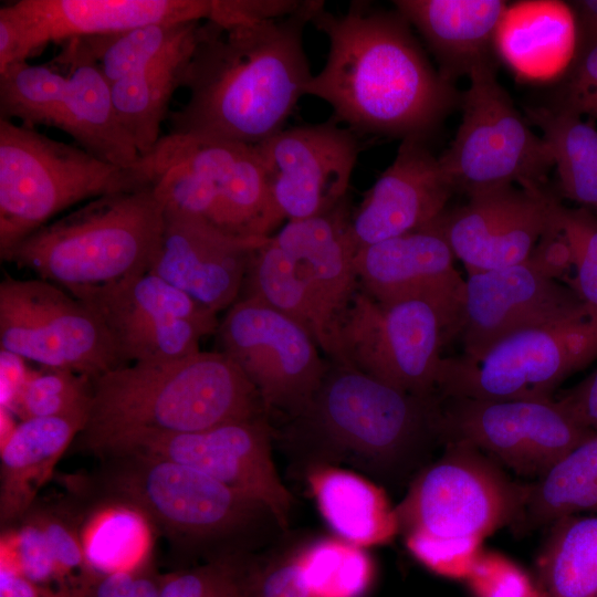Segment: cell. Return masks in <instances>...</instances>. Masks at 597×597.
Wrapping results in <instances>:
<instances>
[{
	"instance_id": "obj_1",
	"label": "cell",
	"mask_w": 597,
	"mask_h": 597,
	"mask_svg": "<svg viewBox=\"0 0 597 597\" xmlns=\"http://www.w3.org/2000/svg\"><path fill=\"white\" fill-rule=\"evenodd\" d=\"M323 3L251 24L201 21L168 134L255 146L282 130L313 76L303 31Z\"/></svg>"
},
{
	"instance_id": "obj_2",
	"label": "cell",
	"mask_w": 597,
	"mask_h": 597,
	"mask_svg": "<svg viewBox=\"0 0 597 597\" xmlns=\"http://www.w3.org/2000/svg\"><path fill=\"white\" fill-rule=\"evenodd\" d=\"M311 23L326 35L328 54L305 95L329 104L354 133L426 139L460 102L397 10L354 1L333 13L323 3Z\"/></svg>"
},
{
	"instance_id": "obj_3",
	"label": "cell",
	"mask_w": 597,
	"mask_h": 597,
	"mask_svg": "<svg viewBox=\"0 0 597 597\" xmlns=\"http://www.w3.org/2000/svg\"><path fill=\"white\" fill-rule=\"evenodd\" d=\"M268 416L259 391L222 352L132 363L92 379L87 450L106 457L142 439Z\"/></svg>"
},
{
	"instance_id": "obj_4",
	"label": "cell",
	"mask_w": 597,
	"mask_h": 597,
	"mask_svg": "<svg viewBox=\"0 0 597 597\" xmlns=\"http://www.w3.org/2000/svg\"><path fill=\"white\" fill-rule=\"evenodd\" d=\"M163 222L153 187L106 195L39 228L1 259L81 297L147 272Z\"/></svg>"
},
{
	"instance_id": "obj_5",
	"label": "cell",
	"mask_w": 597,
	"mask_h": 597,
	"mask_svg": "<svg viewBox=\"0 0 597 597\" xmlns=\"http://www.w3.org/2000/svg\"><path fill=\"white\" fill-rule=\"evenodd\" d=\"M146 187L151 176L144 157L117 166L0 118V255L78 202Z\"/></svg>"
},
{
	"instance_id": "obj_6",
	"label": "cell",
	"mask_w": 597,
	"mask_h": 597,
	"mask_svg": "<svg viewBox=\"0 0 597 597\" xmlns=\"http://www.w3.org/2000/svg\"><path fill=\"white\" fill-rule=\"evenodd\" d=\"M143 157L164 209L241 238L270 237L284 220L255 146L167 134Z\"/></svg>"
},
{
	"instance_id": "obj_7",
	"label": "cell",
	"mask_w": 597,
	"mask_h": 597,
	"mask_svg": "<svg viewBox=\"0 0 597 597\" xmlns=\"http://www.w3.org/2000/svg\"><path fill=\"white\" fill-rule=\"evenodd\" d=\"M440 397H418L334 362L293 428L315 443L390 468L440 436Z\"/></svg>"
},
{
	"instance_id": "obj_8",
	"label": "cell",
	"mask_w": 597,
	"mask_h": 597,
	"mask_svg": "<svg viewBox=\"0 0 597 597\" xmlns=\"http://www.w3.org/2000/svg\"><path fill=\"white\" fill-rule=\"evenodd\" d=\"M469 80L460 100L462 121L438 156L454 190L470 196L510 185L547 188L552 150L514 106L494 65L473 71Z\"/></svg>"
},
{
	"instance_id": "obj_9",
	"label": "cell",
	"mask_w": 597,
	"mask_h": 597,
	"mask_svg": "<svg viewBox=\"0 0 597 597\" xmlns=\"http://www.w3.org/2000/svg\"><path fill=\"white\" fill-rule=\"evenodd\" d=\"M597 357V313L513 333L478 358L442 360L440 398L552 399L572 374Z\"/></svg>"
},
{
	"instance_id": "obj_10",
	"label": "cell",
	"mask_w": 597,
	"mask_h": 597,
	"mask_svg": "<svg viewBox=\"0 0 597 597\" xmlns=\"http://www.w3.org/2000/svg\"><path fill=\"white\" fill-rule=\"evenodd\" d=\"M527 488L512 482L469 442L449 440L395 507L399 532L433 540H478L525 510Z\"/></svg>"
},
{
	"instance_id": "obj_11",
	"label": "cell",
	"mask_w": 597,
	"mask_h": 597,
	"mask_svg": "<svg viewBox=\"0 0 597 597\" xmlns=\"http://www.w3.org/2000/svg\"><path fill=\"white\" fill-rule=\"evenodd\" d=\"M451 342L444 320L429 302L383 304L360 287L337 327L339 360L418 397H437L443 357Z\"/></svg>"
},
{
	"instance_id": "obj_12",
	"label": "cell",
	"mask_w": 597,
	"mask_h": 597,
	"mask_svg": "<svg viewBox=\"0 0 597 597\" xmlns=\"http://www.w3.org/2000/svg\"><path fill=\"white\" fill-rule=\"evenodd\" d=\"M0 346L43 368L91 379L126 365L100 315L42 279L0 283Z\"/></svg>"
},
{
	"instance_id": "obj_13",
	"label": "cell",
	"mask_w": 597,
	"mask_h": 597,
	"mask_svg": "<svg viewBox=\"0 0 597 597\" xmlns=\"http://www.w3.org/2000/svg\"><path fill=\"white\" fill-rule=\"evenodd\" d=\"M104 458L111 459L106 472L111 494L170 533L219 536L247 525L259 512L269 513L256 501L185 464L136 452Z\"/></svg>"
},
{
	"instance_id": "obj_14",
	"label": "cell",
	"mask_w": 597,
	"mask_h": 597,
	"mask_svg": "<svg viewBox=\"0 0 597 597\" xmlns=\"http://www.w3.org/2000/svg\"><path fill=\"white\" fill-rule=\"evenodd\" d=\"M226 354L260 394L266 415L291 419L310 404L327 368L312 336L296 322L253 296H241L219 322Z\"/></svg>"
},
{
	"instance_id": "obj_15",
	"label": "cell",
	"mask_w": 597,
	"mask_h": 597,
	"mask_svg": "<svg viewBox=\"0 0 597 597\" xmlns=\"http://www.w3.org/2000/svg\"><path fill=\"white\" fill-rule=\"evenodd\" d=\"M564 273L546 239L523 262L468 273L459 337L462 356L478 358L502 338L590 310L557 279Z\"/></svg>"
},
{
	"instance_id": "obj_16",
	"label": "cell",
	"mask_w": 597,
	"mask_h": 597,
	"mask_svg": "<svg viewBox=\"0 0 597 597\" xmlns=\"http://www.w3.org/2000/svg\"><path fill=\"white\" fill-rule=\"evenodd\" d=\"M440 436L486 451L521 474L542 478L596 431L557 398H440Z\"/></svg>"
},
{
	"instance_id": "obj_17",
	"label": "cell",
	"mask_w": 597,
	"mask_h": 597,
	"mask_svg": "<svg viewBox=\"0 0 597 597\" xmlns=\"http://www.w3.org/2000/svg\"><path fill=\"white\" fill-rule=\"evenodd\" d=\"M77 298L100 315L124 364L189 356L219 326L217 313L148 271Z\"/></svg>"
},
{
	"instance_id": "obj_18",
	"label": "cell",
	"mask_w": 597,
	"mask_h": 597,
	"mask_svg": "<svg viewBox=\"0 0 597 597\" xmlns=\"http://www.w3.org/2000/svg\"><path fill=\"white\" fill-rule=\"evenodd\" d=\"M211 0H18L0 7V72L63 43L166 22L207 20Z\"/></svg>"
},
{
	"instance_id": "obj_19",
	"label": "cell",
	"mask_w": 597,
	"mask_h": 597,
	"mask_svg": "<svg viewBox=\"0 0 597 597\" xmlns=\"http://www.w3.org/2000/svg\"><path fill=\"white\" fill-rule=\"evenodd\" d=\"M283 219L333 211L347 199L360 150L356 133L335 121L283 128L255 145Z\"/></svg>"
},
{
	"instance_id": "obj_20",
	"label": "cell",
	"mask_w": 597,
	"mask_h": 597,
	"mask_svg": "<svg viewBox=\"0 0 597 597\" xmlns=\"http://www.w3.org/2000/svg\"><path fill=\"white\" fill-rule=\"evenodd\" d=\"M126 452L198 470L262 504L280 526H287L293 499L272 458L266 416L197 432L142 439L112 454Z\"/></svg>"
},
{
	"instance_id": "obj_21",
	"label": "cell",
	"mask_w": 597,
	"mask_h": 597,
	"mask_svg": "<svg viewBox=\"0 0 597 597\" xmlns=\"http://www.w3.org/2000/svg\"><path fill=\"white\" fill-rule=\"evenodd\" d=\"M557 192L515 185L468 196V202L446 209L433 223L468 273L525 261L553 227Z\"/></svg>"
},
{
	"instance_id": "obj_22",
	"label": "cell",
	"mask_w": 597,
	"mask_h": 597,
	"mask_svg": "<svg viewBox=\"0 0 597 597\" xmlns=\"http://www.w3.org/2000/svg\"><path fill=\"white\" fill-rule=\"evenodd\" d=\"M454 259L432 222L359 248L354 265L359 287L379 303L420 298L432 304L452 341L460 333L465 292V280L455 269Z\"/></svg>"
},
{
	"instance_id": "obj_23",
	"label": "cell",
	"mask_w": 597,
	"mask_h": 597,
	"mask_svg": "<svg viewBox=\"0 0 597 597\" xmlns=\"http://www.w3.org/2000/svg\"><path fill=\"white\" fill-rule=\"evenodd\" d=\"M266 238L235 237L164 209L148 272L218 314L240 298L252 258Z\"/></svg>"
},
{
	"instance_id": "obj_24",
	"label": "cell",
	"mask_w": 597,
	"mask_h": 597,
	"mask_svg": "<svg viewBox=\"0 0 597 597\" xmlns=\"http://www.w3.org/2000/svg\"><path fill=\"white\" fill-rule=\"evenodd\" d=\"M453 192L426 139H401L394 160L350 217L357 250L431 224L447 209Z\"/></svg>"
},
{
	"instance_id": "obj_25",
	"label": "cell",
	"mask_w": 597,
	"mask_h": 597,
	"mask_svg": "<svg viewBox=\"0 0 597 597\" xmlns=\"http://www.w3.org/2000/svg\"><path fill=\"white\" fill-rule=\"evenodd\" d=\"M271 237L303 283L332 337L333 362L338 363V321L359 289L347 200L325 214L287 221Z\"/></svg>"
},
{
	"instance_id": "obj_26",
	"label": "cell",
	"mask_w": 597,
	"mask_h": 597,
	"mask_svg": "<svg viewBox=\"0 0 597 597\" xmlns=\"http://www.w3.org/2000/svg\"><path fill=\"white\" fill-rule=\"evenodd\" d=\"M396 10L422 36L440 75L458 77L494 65L495 35L507 9L502 0H397Z\"/></svg>"
},
{
	"instance_id": "obj_27",
	"label": "cell",
	"mask_w": 597,
	"mask_h": 597,
	"mask_svg": "<svg viewBox=\"0 0 597 597\" xmlns=\"http://www.w3.org/2000/svg\"><path fill=\"white\" fill-rule=\"evenodd\" d=\"M61 44L62 50L53 60L64 70L66 83L54 127L107 163L123 167L136 165L142 157L117 119L109 83L81 39Z\"/></svg>"
},
{
	"instance_id": "obj_28",
	"label": "cell",
	"mask_w": 597,
	"mask_h": 597,
	"mask_svg": "<svg viewBox=\"0 0 597 597\" xmlns=\"http://www.w3.org/2000/svg\"><path fill=\"white\" fill-rule=\"evenodd\" d=\"M577 49L575 13L561 1L509 4L495 35V51L520 77L531 81L568 72Z\"/></svg>"
},
{
	"instance_id": "obj_29",
	"label": "cell",
	"mask_w": 597,
	"mask_h": 597,
	"mask_svg": "<svg viewBox=\"0 0 597 597\" xmlns=\"http://www.w3.org/2000/svg\"><path fill=\"white\" fill-rule=\"evenodd\" d=\"M86 422L85 417L21 420L1 443L0 520H21Z\"/></svg>"
},
{
	"instance_id": "obj_30",
	"label": "cell",
	"mask_w": 597,
	"mask_h": 597,
	"mask_svg": "<svg viewBox=\"0 0 597 597\" xmlns=\"http://www.w3.org/2000/svg\"><path fill=\"white\" fill-rule=\"evenodd\" d=\"M316 506L336 536L366 548L389 543L399 532L385 492L352 471L316 464L307 472Z\"/></svg>"
},
{
	"instance_id": "obj_31",
	"label": "cell",
	"mask_w": 597,
	"mask_h": 597,
	"mask_svg": "<svg viewBox=\"0 0 597 597\" xmlns=\"http://www.w3.org/2000/svg\"><path fill=\"white\" fill-rule=\"evenodd\" d=\"M197 30L150 64L111 84L117 119L140 157L160 139V126L174 93L182 86Z\"/></svg>"
},
{
	"instance_id": "obj_32",
	"label": "cell",
	"mask_w": 597,
	"mask_h": 597,
	"mask_svg": "<svg viewBox=\"0 0 597 597\" xmlns=\"http://www.w3.org/2000/svg\"><path fill=\"white\" fill-rule=\"evenodd\" d=\"M549 146L557 191L582 207L597 209V129L577 112L554 105L526 109Z\"/></svg>"
},
{
	"instance_id": "obj_33",
	"label": "cell",
	"mask_w": 597,
	"mask_h": 597,
	"mask_svg": "<svg viewBox=\"0 0 597 597\" xmlns=\"http://www.w3.org/2000/svg\"><path fill=\"white\" fill-rule=\"evenodd\" d=\"M536 566L543 597H597V514L554 521Z\"/></svg>"
},
{
	"instance_id": "obj_34",
	"label": "cell",
	"mask_w": 597,
	"mask_h": 597,
	"mask_svg": "<svg viewBox=\"0 0 597 597\" xmlns=\"http://www.w3.org/2000/svg\"><path fill=\"white\" fill-rule=\"evenodd\" d=\"M241 296H253L285 314L301 325L333 360L335 348L291 261L272 237L255 251ZM240 296V297H241Z\"/></svg>"
},
{
	"instance_id": "obj_35",
	"label": "cell",
	"mask_w": 597,
	"mask_h": 597,
	"mask_svg": "<svg viewBox=\"0 0 597 597\" xmlns=\"http://www.w3.org/2000/svg\"><path fill=\"white\" fill-rule=\"evenodd\" d=\"M525 507L537 522L597 514V432L527 488Z\"/></svg>"
},
{
	"instance_id": "obj_36",
	"label": "cell",
	"mask_w": 597,
	"mask_h": 597,
	"mask_svg": "<svg viewBox=\"0 0 597 597\" xmlns=\"http://www.w3.org/2000/svg\"><path fill=\"white\" fill-rule=\"evenodd\" d=\"M200 22L151 23L113 34L78 39L111 85L182 43L196 32Z\"/></svg>"
},
{
	"instance_id": "obj_37",
	"label": "cell",
	"mask_w": 597,
	"mask_h": 597,
	"mask_svg": "<svg viewBox=\"0 0 597 597\" xmlns=\"http://www.w3.org/2000/svg\"><path fill=\"white\" fill-rule=\"evenodd\" d=\"M295 559L308 597H363L374 575L365 548L338 537L313 543Z\"/></svg>"
},
{
	"instance_id": "obj_38",
	"label": "cell",
	"mask_w": 597,
	"mask_h": 597,
	"mask_svg": "<svg viewBox=\"0 0 597 597\" xmlns=\"http://www.w3.org/2000/svg\"><path fill=\"white\" fill-rule=\"evenodd\" d=\"M65 83V72L54 60L8 66L0 72V118H18L29 127H53Z\"/></svg>"
},
{
	"instance_id": "obj_39",
	"label": "cell",
	"mask_w": 597,
	"mask_h": 597,
	"mask_svg": "<svg viewBox=\"0 0 597 597\" xmlns=\"http://www.w3.org/2000/svg\"><path fill=\"white\" fill-rule=\"evenodd\" d=\"M91 389V378L70 370H30L12 412L21 420L73 416L87 418Z\"/></svg>"
},
{
	"instance_id": "obj_40",
	"label": "cell",
	"mask_w": 597,
	"mask_h": 597,
	"mask_svg": "<svg viewBox=\"0 0 597 597\" xmlns=\"http://www.w3.org/2000/svg\"><path fill=\"white\" fill-rule=\"evenodd\" d=\"M142 515L125 506L108 511L97 520L83 541L86 558L97 574L132 570L144 551L145 530Z\"/></svg>"
},
{
	"instance_id": "obj_41",
	"label": "cell",
	"mask_w": 597,
	"mask_h": 597,
	"mask_svg": "<svg viewBox=\"0 0 597 597\" xmlns=\"http://www.w3.org/2000/svg\"><path fill=\"white\" fill-rule=\"evenodd\" d=\"M553 222L568 247L576 272L568 285L597 313V213L585 207L567 208L556 198Z\"/></svg>"
},
{
	"instance_id": "obj_42",
	"label": "cell",
	"mask_w": 597,
	"mask_h": 597,
	"mask_svg": "<svg viewBox=\"0 0 597 597\" xmlns=\"http://www.w3.org/2000/svg\"><path fill=\"white\" fill-rule=\"evenodd\" d=\"M160 597H253L254 579L229 562L159 576Z\"/></svg>"
},
{
	"instance_id": "obj_43",
	"label": "cell",
	"mask_w": 597,
	"mask_h": 597,
	"mask_svg": "<svg viewBox=\"0 0 597 597\" xmlns=\"http://www.w3.org/2000/svg\"><path fill=\"white\" fill-rule=\"evenodd\" d=\"M44 533L46 544L63 587V596L91 583L97 573L88 564L83 541L66 517L53 512L33 513Z\"/></svg>"
},
{
	"instance_id": "obj_44",
	"label": "cell",
	"mask_w": 597,
	"mask_h": 597,
	"mask_svg": "<svg viewBox=\"0 0 597 597\" xmlns=\"http://www.w3.org/2000/svg\"><path fill=\"white\" fill-rule=\"evenodd\" d=\"M23 517L27 519L15 536L14 566L39 588L42 597H62V583L42 527L33 514L28 512Z\"/></svg>"
},
{
	"instance_id": "obj_45",
	"label": "cell",
	"mask_w": 597,
	"mask_h": 597,
	"mask_svg": "<svg viewBox=\"0 0 597 597\" xmlns=\"http://www.w3.org/2000/svg\"><path fill=\"white\" fill-rule=\"evenodd\" d=\"M465 580L475 597H543L520 566L495 552H482Z\"/></svg>"
},
{
	"instance_id": "obj_46",
	"label": "cell",
	"mask_w": 597,
	"mask_h": 597,
	"mask_svg": "<svg viewBox=\"0 0 597 597\" xmlns=\"http://www.w3.org/2000/svg\"><path fill=\"white\" fill-rule=\"evenodd\" d=\"M407 548L431 572L454 579H467L481 555L478 540H433L420 536L405 537Z\"/></svg>"
},
{
	"instance_id": "obj_47",
	"label": "cell",
	"mask_w": 597,
	"mask_h": 597,
	"mask_svg": "<svg viewBox=\"0 0 597 597\" xmlns=\"http://www.w3.org/2000/svg\"><path fill=\"white\" fill-rule=\"evenodd\" d=\"M302 4L295 0H211L207 20L220 25L251 24L293 14Z\"/></svg>"
},
{
	"instance_id": "obj_48",
	"label": "cell",
	"mask_w": 597,
	"mask_h": 597,
	"mask_svg": "<svg viewBox=\"0 0 597 597\" xmlns=\"http://www.w3.org/2000/svg\"><path fill=\"white\" fill-rule=\"evenodd\" d=\"M594 94H597V41L578 44L576 57L556 105L570 107Z\"/></svg>"
},
{
	"instance_id": "obj_49",
	"label": "cell",
	"mask_w": 597,
	"mask_h": 597,
	"mask_svg": "<svg viewBox=\"0 0 597 597\" xmlns=\"http://www.w3.org/2000/svg\"><path fill=\"white\" fill-rule=\"evenodd\" d=\"M253 597H308L295 557L254 579Z\"/></svg>"
},
{
	"instance_id": "obj_50",
	"label": "cell",
	"mask_w": 597,
	"mask_h": 597,
	"mask_svg": "<svg viewBox=\"0 0 597 597\" xmlns=\"http://www.w3.org/2000/svg\"><path fill=\"white\" fill-rule=\"evenodd\" d=\"M557 399L586 427L597 432V370Z\"/></svg>"
},
{
	"instance_id": "obj_51",
	"label": "cell",
	"mask_w": 597,
	"mask_h": 597,
	"mask_svg": "<svg viewBox=\"0 0 597 597\" xmlns=\"http://www.w3.org/2000/svg\"><path fill=\"white\" fill-rule=\"evenodd\" d=\"M25 362L13 353L0 350V409L13 411L31 370L27 367Z\"/></svg>"
},
{
	"instance_id": "obj_52",
	"label": "cell",
	"mask_w": 597,
	"mask_h": 597,
	"mask_svg": "<svg viewBox=\"0 0 597 597\" xmlns=\"http://www.w3.org/2000/svg\"><path fill=\"white\" fill-rule=\"evenodd\" d=\"M0 597H42V594L13 564L1 558Z\"/></svg>"
},
{
	"instance_id": "obj_53",
	"label": "cell",
	"mask_w": 597,
	"mask_h": 597,
	"mask_svg": "<svg viewBox=\"0 0 597 597\" xmlns=\"http://www.w3.org/2000/svg\"><path fill=\"white\" fill-rule=\"evenodd\" d=\"M578 30V44L597 41V0L572 2Z\"/></svg>"
},
{
	"instance_id": "obj_54",
	"label": "cell",
	"mask_w": 597,
	"mask_h": 597,
	"mask_svg": "<svg viewBox=\"0 0 597 597\" xmlns=\"http://www.w3.org/2000/svg\"><path fill=\"white\" fill-rule=\"evenodd\" d=\"M145 565L138 570L133 597H160L159 575L153 574Z\"/></svg>"
},
{
	"instance_id": "obj_55",
	"label": "cell",
	"mask_w": 597,
	"mask_h": 597,
	"mask_svg": "<svg viewBox=\"0 0 597 597\" xmlns=\"http://www.w3.org/2000/svg\"><path fill=\"white\" fill-rule=\"evenodd\" d=\"M567 108L577 112L582 116L588 115L590 117L597 118V94L590 95Z\"/></svg>"
}]
</instances>
